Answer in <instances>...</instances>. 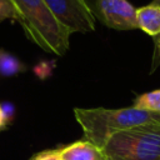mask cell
Instances as JSON below:
<instances>
[{"label": "cell", "mask_w": 160, "mask_h": 160, "mask_svg": "<svg viewBox=\"0 0 160 160\" xmlns=\"http://www.w3.org/2000/svg\"><path fill=\"white\" fill-rule=\"evenodd\" d=\"M15 20L25 35L44 51L62 56L69 50L71 32L50 12L44 0H11Z\"/></svg>", "instance_id": "1"}, {"label": "cell", "mask_w": 160, "mask_h": 160, "mask_svg": "<svg viewBox=\"0 0 160 160\" xmlns=\"http://www.w3.org/2000/svg\"><path fill=\"white\" fill-rule=\"evenodd\" d=\"M60 160H109L102 149L88 140H78L58 149Z\"/></svg>", "instance_id": "6"}, {"label": "cell", "mask_w": 160, "mask_h": 160, "mask_svg": "<svg viewBox=\"0 0 160 160\" xmlns=\"http://www.w3.org/2000/svg\"><path fill=\"white\" fill-rule=\"evenodd\" d=\"M136 24L146 35L156 38L160 34V6L151 2L136 9Z\"/></svg>", "instance_id": "7"}, {"label": "cell", "mask_w": 160, "mask_h": 160, "mask_svg": "<svg viewBox=\"0 0 160 160\" xmlns=\"http://www.w3.org/2000/svg\"><path fill=\"white\" fill-rule=\"evenodd\" d=\"M30 160H60V158L58 149H52V150H44L41 152H38Z\"/></svg>", "instance_id": "13"}, {"label": "cell", "mask_w": 160, "mask_h": 160, "mask_svg": "<svg viewBox=\"0 0 160 160\" xmlns=\"http://www.w3.org/2000/svg\"><path fill=\"white\" fill-rule=\"evenodd\" d=\"M152 4H155V5H159V6H160V0H154V1H152Z\"/></svg>", "instance_id": "15"}, {"label": "cell", "mask_w": 160, "mask_h": 160, "mask_svg": "<svg viewBox=\"0 0 160 160\" xmlns=\"http://www.w3.org/2000/svg\"><path fill=\"white\" fill-rule=\"evenodd\" d=\"M0 106H1V111H2V116H4V120L6 122V125H10L15 118V106L12 102L10 101H2L0 102Z\"/></svg>", "instance_id": "11"}, {"label": "cell", "mask_w": 160, "mask_h": 160, "mask_svg": "<svg viewBox=\"0 0 160 160\" xmlns=\"http://www.w3.org/2000/svg\"><path fill=\"white\" fill-rule=\"evenodd\" d=\"M102 150L109 160H160V120L112 134Z\"/></svg>", "instance_id": "3"}, {"label": "cell", "mask_w": 160, "mask_h": 160, "mask_svg": "<svg viewBox=\"0 0 160 160\" xmlns=\"http://www.w3.org/2000/svg\"><path fill=\"white\" fill-rule=\"evenodd\" d=\"M92 15L115 30L138 29L136 9L128 0H94Z\"/></svg>", "instance_id": "5"}, {"label": "cell", "mask_w": 160, "mask_h": 160, "mask_svg": "<svg viewBox=\"0 0 160 160\" xmlns=\"http://www.w3.org/2000/svg\"><path fill=\"white\" fill-rule=\"evenodd\" d=\"M6 19L15 20V9L11 0H0V22Z\"/></svg>", "instance_id": "10"}, {"label": "cell", "mask_w": 160, "mask_h": 160, "mask_svg": "<svg viewBox=\"0 0 160 160\" xmlns=\"http://www.w3.org/2000/svg\"><path fill=\"white\" fill-rule=\"evenodd\" d=\"M26 71V65L14 54L0 49V76L12 78Z\"/></svg>", "instance_id": "8"}, {"label": "cell", "mask_w": 160, "mask_h": 160, "mask_svg": "<svg viewBox=\"0 0 160 160\" xmlns=\"http://www.w3.org/2000/svg\"><path fill=\"white\" fill-rule=\"evenodd\" d=\"M74 115L82 129L85 140L100 149H102L108 139L118 131L144 122L160 120V114L136 109L134 106L122 109L75 108Z\"/></svg>", "instance_id": "2"}, {"label": "cell", "mask_w": 160, "mask_h": 160, "mask_svg": "<svg viewBox=\"0 0 160 160\" xmlns=\"http://www.w3.org/2000/svg\"><path fill=\"white\" fill-rule=\"evenodd\" d=\"M159 66H160V34L156 38H154V52H152L150 72H152Z\"/></svg>", "instance_id": "12"}, {"label": "cell", "mask_w": 160, "mask_h": 160, "mask_svg": "<svg viewBox=\"0 0 160 160\" xmlns=\"http://www.w3.org/2000/svg\"><path fill=\"white\" fill-rule=\"evenodd\" d=\"M134 108L160 114V89L144 92L134 100Z\"/></svg>", "instance_id": "9"}, {"label": "cell", "mask_w": 160, "mask_h": 160, "mask_svg": "<svg viewBox=\"0 0 160 160\" xmlns=\"http://www.w3.org/2000/svg\"><path fill=\"white\" fill-rule=\"evenodd\" d=\"M8 128L5 120H4V116H2V111H1V106H0V130H5Z\"/></svg>", "instance_id": "14"}, {"label": "cell", "mask_w": 160, "mask_h": 160, "mask_svg": "<svg viewBox=\"0 0 160 160\" xmlns=\"http://www.w3.org/2000/svg\"><path fill=\"white\" fill-rule=\"evenodd\" d=\"M54 18L71 34L95 30V16L86 0H44Z\"/></svg>", "instance_id": "4"}]
</instances>
